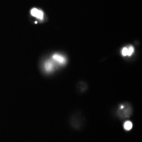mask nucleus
<instances>
[{"label":"nucleus","instance_id":"obj_6","mask_svg":"<svg viewBox=\"0 0 142 142\" xmlns=\"http://www.w3.org/2000/svg\"><path fill=\"white\" fill-rule=\"evenodd\" d=\"M132 127H133V124L131 121H127L124 123V128L125 130L130 131L132 129Z\"/></svg>","mask_w":142,"mask_h":142},{"label":"nucleus","instance_id":"obj_5","mask_svg":"<svg viewBox=\"0 0 142 142\" xmlns=\"http://www.w3.org/2000/svg\"><path fill=\"white\" fill-rule=\"evenodd\" d=\"M44 68L47 72H51L54 68V64L51 61H47L44 64Z\"/></svg>","mask_w":142,"mask_h":142},{"label":"nucleus","instance_id":"obj_1","mask_svg":"<svg viewBox=\"0 0 142 142\" xmlns=\"http://www.w3.org/2000/svg\"><path fill=\"white\" fill-rule=\"evenodd\" d=\"M132 113V108L128 104H123L120 106L117 114L121 119H125L129 117Z\"/></svg>","mask_w":142,"mask_h":142},{"label":"nucleus","instance_id":"obj_2","mask_svg":"<svg viewBox=\"0 0 142 142\" xmlns=\"http://www.w3.org/2000/svg\"><path fill=\"white\" fill-rule=\"evenodd\" d=\"M31 14L33 16L35 17L40 20L43 19V17H44L43 12L42 11L38 8H32L31 11Z\"/></svg>","mask_w":142,"mask_h":142},{"label":"nucleus","instance_id":"obj_3","mask_svg":"<svg viewBox=\"0 0 142 142\" xmlns=\"http://www.w3.org/2000/svg\"><path fill=\"white\" fill-rule=\"evenodd\" d=\"M52 58L54 61L60 64H64L66 62L65 58L63 56L57 53L54 54L52 56Z\"/></svg>","mask_w":142,"mask_h":142},{"label":"nucleus","instance_id":"obj_4","mask_svg":"<svg viewBox=\"0 0 142 142\" xmlns=\"http://www.w3.org/2000/svg\"><path fill=\"white\" fill-rule=\"evenodd\" d=\"M134 51V47L132 46L128 47H124L123 48L122 51V54L124 56H130L132 55Z\"/></svg>","mask_w":142,"mask_h":142}]
</instances>
